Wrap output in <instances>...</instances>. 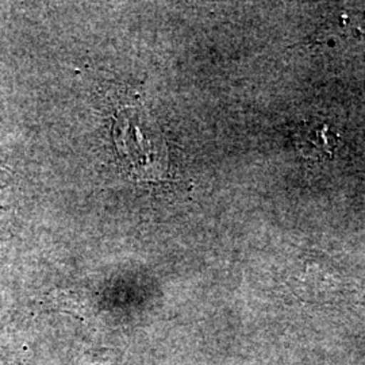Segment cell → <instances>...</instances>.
<instances>
[{
	"instance_id": "7a4b0ae2",
	"label": "cell",
	"mask_w": 365,
	"mask_h": 365,
	"mask_svg": "<svg viewBox=\"0 0 365 365\" xmlns=\"http://www.w3.org/2000/svg\"><path fill=\"white\" fill-rule=\"evenodd\" d=\"M294 140L300 153L310 158L330 156L337 144L336 134L330 131L327 125L319 122L300 125Z\"/></svg>"
},
{
	"instance_id": "6da1fadb",
	"label": "cell",
	"mask_w": 365,
	"mask_h": 365,
	"mask_svg": "<svg viewBox=\"0 0 365 365\" xmlns=\"http://www.w3.org/2000/svg\"><path fill=\"white\" fill-rule=\"evenodd\" d=\"M113 137L120 163L131 178L152 182L165 176L167 145L153 118L144 110H120L114 118Z\"/></svg>"
}]
</instances>
